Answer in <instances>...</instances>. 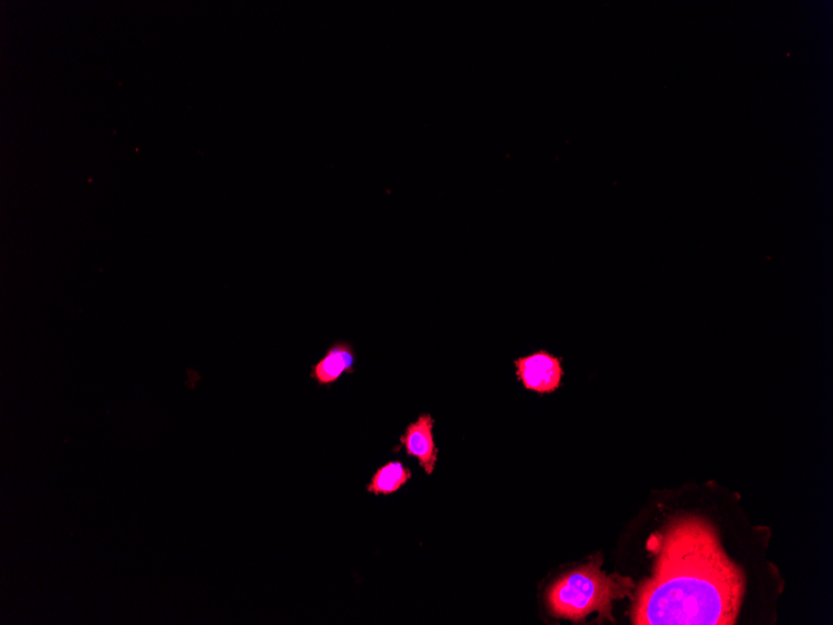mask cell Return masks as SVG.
I'll list each match as a JSON object with an SVG mask.
<instances>
[{"label": "cell", "mask_w": 833, "mask_h": 625, "mask_svg": "<svg viewBox=\"0 0 833 625\" xmlns=\"http://www.w3.org/2000/svg\"><path fill=\"white\" fill-rule=\"evenodd\" d=\"M745 593L741 569L722 550L709 522L689 518L669 525L654 576L641 586L637 625H732Z\"/></svg>", "instance_id": "1"}, {"label": "cell", "mask_w": 833, "mask_h": 625, "mask_svg": "<svg viewBox=\"0 0 833 625\" xmlns=\"http://www.w3.org/2000/svg\"><path fill=\"white\" fill-rule=\"evenodd\" d=\"M630 583L602 572L591 564L570 572L550 587L548 605L556 617L581 621L593 612L609 617L612 602L628 593Z\"/></svg>", "instance_id": "2"}, {"label": "cell", "mask_w": 833, "mask_h": 625, "mask_svg": "<svg viewBox=\"0 0 833 625\" xmlns=\"http://www.w3.org/2000/svg\"><path fill=\"white\" fill-rule=\"evenodd\" d=\"M514 365L523 386L540 395L556 393L564 376L560 359L547 351L518 359Z\"/></svg>", "instance_id": "3"}, {"label": "cell", "mask_w": 833, "mask_h": 625, "mask_svg": "<svg viewBox=\"0 0 833 625\" xmlns=\"http://www.w3.org/2000/svg\"><path fill=\"white\" fill-rule=\"evenodd\" d=\"M433 428L432 416L425 413L411 423L401 438L407 455L419 459L421 467L427 475L433 474L438 462V447L434 441Z\"/></svg>", "instance_id": "4"}, {"label": "cell", "mask_w": 833, "mask_h": 625, "mask_svg": "<svg viewBox=\"0 0 833 625\" xmlns=\"http://www.w3.org/2000/svg\"><path fill=\"white\" fill-rule=\"evenodd\" d=\"M356 352L349 342H336L312 367L311 378L320 386H331L345 374L355 373Z\"/></svg>", "instance_id": "5"}, {"label": "cell", "mask_w": 833, "mask_h": 625, "mask_svg": "<svg viewBox=\"0 0 833 625\" xmlns=\"http://www.w3.org/2000/svg\"><path fill=\"white\" fill-rule=\"evenodd\" d=\"M411 477V469L406 468L402 462H389V464L377 469V473L367 486V492L376 496L396 493L398 489H401L410 481Z\"/></svg>", "instance_id": "6"}]
</instances>
